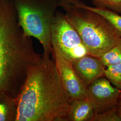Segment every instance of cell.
<instances>
[{
	"label": "cell",
	"instance_id": "14",
	"mask_svg": "<svg viewBox=\"0 0 121 121\" xmlns=\"http://www.w3.org/2000/svg\"><path fill=\"white\" fill-rule=\"evenodd\" d=\"M96 8H106L121 14V0H91Z\"/></svg>",
	"mask_w": 121,
	"mask_h": 121
},
{
	"label": "cell",
	"instance_id": "3",
	"mask_svg": "<svg viewBox=\"0 0 121 121\" xmlns=\"http://www.w3.org/2000/svg\"><path fill=\"white\" fill-rule=\"evenodd\" d=\"M65 17L78 32L88 54L99 57L116 44L121 35L98 13L83 7L79 0H61Z\"/></svg>",
	"mask_w": 121,
	"mask_h": 121
},
{
	"label": "cell",
	"instance_id": "5",
	"mask_svg": "<svg viewBox=\"0 0 121 121\" xmlns=\"http://www.w3.org/2000/svg\"><path fill=\"white\" fill-rule=\"evenodd\" d=\"M51 40L53 50L70 62L88 54L78 32L64 13L57 10L52 22Z\"/></svg>",
	"mask_w": 121,
	"mask_h": 121
},
{
	"label": "cell",
	"instance_id": "16",
	"mask_svg": "<svg viewBox=\"0 0 121 121\" xmlns=\"http://www.w3.org/2000/svg\"><path fill=\"white\" fill-rule=\"evenodd\" d=\"M118 107L119 112H120V113L121 115V92L120 96H119V101H118Z\"/></svg>",
	"mask_w": 121,
	"mask_h": 121
},
{
	"label": "cell",
	"instance_id": "13",
	"mask_svg": "<svg viewBox=\"0 0 121 121\" xmlns=\"http://www.w3.org/2000/svg\"><path fill=\"white\" fill-rule=\"evenodd\" d=\"M106 67L104 77L114 86L121 90V63L110 65Z\"/></svg>",
	"mask_w": 121,
	"mask_h": 121
},
{
	"label": "cell",
	"instance_id": "12",
	"mask_svg": "<svg viewBox=\"0 0 121 121\" xmlns=\"http://www.w3.org/2000/svg\"><path fill=\"white\" fill-rule=\"evenodd\" d=\"M99 58L105 67L121 63V38L112 48Z\"/></svg>",
	"mask_w": 121,
	"mask_h": 121
},
{
	"label": "cell",
	"instance_id": "10",
	"mask_svg": "<svg viewBox=\"0 0 121 121\" xmlns=\"http://www.w3.org/2000/svg\"><path fill=\"white\" fill-rule=\"evenodd\" d=\"M17 106L15 99L0 92V121H16Z\"/></svg>",
	"mask_w": 121,
	"mask_h": 121
},
{
	"label": "cell",
	"instance_id": "2",
	"mask_svg": "<svg viewBox=\"0 0 121 121\" xmlns=\"http://www.w3.org/2000/svg\"><path fill=\"white\" fill-rule=\"evenodd\" d=\"M41 56L19 25L13 0H0V92L16 99Z\"/></svg>",
	"mask_w": 121,
	"mask_h": 121
},
{
	"label": "cell",
	"instance_id": "11",
	"mask_svg": "<svg viewBox=\"0 0 121 121\" xmlns=\"http://www.w3.org/2000/svg\"><path fill=\"white\" fill-rule=\"evenodd\" d=\"M81 4L83 7L98 13L104 17L121 35V14L106 8H96L88 6L81 1Z\"/></svg>",
	"mask_w": 121,
	"mask_h": 121
},
{
	"label": "cell",
	"instance_id": "9",
	"mask_svg": "<svg viewBox=\"0 0 121 121\" xmlns=\"http://www.w3.org/2000/svg\"><path fill=\"white\" fill-rule=\"evenodd\" d=\"M95 113L87 99H73L69 105L67 121H92Z\"/></svg>",
	"mask_w": 121,
	"mask_h": 121
},
{
	"label": "cell",
	"instance_id": "4",
	"mask_svg": "<svg viewBox=\"0 0 121 121\" xmlns=\"http://www.w3.org/2000/svg\"><path fill=\"white\" fill-rule=\"evenodd\" d=\"M18 22L26 35L37 39L42 44L43 55L50 56L53 49L51 26L56 9L61 0H13Z\"/></svg>",
	"mask_w": 121,
	"mask_h": 121
},
{
	"label": "cell",
	"instance_id": "15",
	"mask_svg": "<svg viewBox=\"0 0 121 121\" xmlns=\"http://www.w3.org/2000/svg\"><path fill=\"white\" fill-rule=\"evenodd\" d=\"M92 121H121L118 105L106 112L95 114Z\"/></svg>",
	"mask_w": 121,
	"mask_h": 121
},
{
	"label": "cell",
	"instance_id": "1",
	"mask_svg": "<svg viewBox=\"0 0 121 121\" xmlns=\"http://www.w3.org/2000/svg\"><path fill=\"white\" fill-rule=\"evenodd\" d=\"M71 100L53 58L43 54L29 70L15 99L16 121H67Z\"/></svg>",
	"mask_w": 121,
	"mask_h": 121
},
{
	"label": "cell",
	"instance_id": "8",
	"mask_svg": "<svg viewBox=\"0 0 121 121\" xmlns=\"http://www.w3.org/2000/svg\"><path fill=\"white\" fill-rule=\"evenodd\" d=\"M71 63L87 87L97 79L104 77L105 67L99 57L87 54Z\"/></svg>",
	"mask_w": 121,
	"mask_h": 121
},
{
	"label": "cell",
	"instance_id": "7",
	"mask_svg": "<svg viewBox=\"0 0 121 121\" xmlns=\"http://www.w3.org/2000/svg\"><path fill=\"white\" fill-rule=\"evenodd\" d=\"M52 55L62 85L69 98L71 99H87V87L75 71L72 63L56 51L53 50Z\"/></svg>",
	"mask_w": 121,
	"mask_h": 121
},
{
	"label": "cell",
	"instance_id": "6",
	"mask_svg": "<svg viewBox=\"0 0 121 121\" xmlns=\"http://www.w3.org/2000/svg\"><path fill=\"white\" fill-rule=\"evenodd\" d=\"M121 90L113 86L105 77L95 80L87 88V99L95 114L102 113L117 106Z\"/></svg>",
	"mask_w": 121,
	"mask_h": 121
}]
</instances>
